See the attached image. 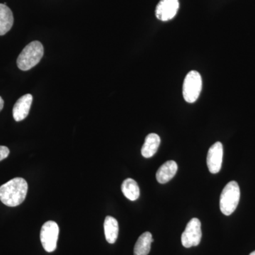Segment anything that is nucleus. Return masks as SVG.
<instances>
[{"instance_id":"ddd939ff","label":"nucleus","mask_w":255,"mask_h":255,"mask_svg":"<svg viewBox=\"0 0 255 255\" xmlns=\"http://www.w3.org/2000/svg\"><path fill=\"white\" fill-rule=\"evenodd\" d=\"M106 240L110 244H114L117 241L119 236V223L117 219L112 216H107L104 223Z\"/></svg>"},{"instance_id":"9d476101","label":"nucleus","mask_w":255,"mask_h":255,"mask_svg":"<svg viewBox=\"0 0 255 255\" xmlns=\"http://www.w3.org/2000/svg\"><path fill=\"white\" fill-rule=\"evenodd\" d=\"M177 164L173 160H169L162 164L156 173L157 182L165 184L175 176L177 172Z\"/></svg>"},{"instance_id":"39448f33","label":"nucleus","mask_w":255,"mask_h":255,"mask_svg":"<svg viewBox=\"0 0 255 255\" xmlns=\"http://www.w3.org/2000/svg\"><path fill=\"white\" fill-rule=\"evenodd\" d=\"M59 227L55 221H47L42 226L40 238L43 249L48 253H53L57 248Z\"/></svg>"},{"instance_id":"1a4fd4ad","label":"nucleus","mask_w":255,"mask_h":255,"mask_svg":"<svg viewBox=\"0 0 255 255\" xmlns=\"http://www.w3.org/2000/svg\"><path fill=\"white\" fill-rule=\"evenodd\" d=\"M33 102V97L30 94L18 99L13 108V117L16 122H21L27 117Z\"/></svg>"},{"instance_id":"f3484780","label":"nucleus","mask_w":255,"mask_h":255,"mask_svg":"<svg viewBox=\"0 0 255 255\" xmlns=\"http://www.w3.org/2000/svg\"><path fill=\"white\" fill-rule=\"evenodd\" d=\"M3 107H4V100L0 97V112L2 110Z\"/></svg>"},{"instance_id":"f257e3e1","label":"nucleus","mask_w":255,"mask_h":255,"mask_svg":"<svg viewBox=\"0 0 255 255\" xmlns=\"http://www.w3.org/2000/svg\"><path fill=\"white\" fill-rule=\"evenodd\" d=\"M28 184L24 179L16 177L0 187V201L4 205L15 207L26 199Z\"/></svg>"},{"instance_id":"2eb2a0df","label":"nucleus","mask_w":255,"mask_h":255,"mask_svg":"<svg viewBox=\"0 0 255 255\" xmlns=\"http://www.w3.org/2000/svg\"><path fill=\"white\" fill-rule=\"evenodd\" d=\"M122 191L124 195L130 201H135L140 196V189L134 179H125L122 183Z\"/></svg>"},{"instance_id":"0eeeda50","label":"nucleus","mask_w":255,"mask_h":255,"mask_svg":"<svg viewBox=\"0 0 255 255\" xmlns=\"http://www.w3.org/2000/svg\"><path fill=\"white\" fill-rule=\"evenodd\" d=\"M223 155V147L221 142H216L210 147L206 162L211 173L216 174L220 172L222 166Z\"/></svg>"},{"instance_id":"a211bd4d","label":"nucleus","mask_w":255,"mask_h":255,"mask_svg":"<svg viewBox=\"0 0 255 255\" xmlns=\"http://www.w3.org/2000/svg\"><path fill=\"white\" fill-rule=\"evenodd\" d=\"M250 255H255V251L253 252V253H251Z\"/></svg>"},{"instance_id":"f03ea898","label":"nucleus","mask_w":255,"mask_h":255,"mask_svg":"<svg viewBox=\"0 0 255 255\" xmlns=\"http://www.w3.org/2000/svg\"><path fill=\"white\" fill-rule=\"evenodd\" d=\"M44 49L41 42L35 41L23 48L21 53L18 55L17 66L23 71L30 70L36 66L43 58Z\"/></svg>"},{"instance_id":"f8f14e48","label":"nucleus","mask_w":255,"mask_h":255,"mask_svg":"<svg viewBox=\"0 0 255 255\" xmlns=\"http://www.w3.org/2000/svg\"><path fill=\"white\" fill-rule=\"evenodd\" d=\"M160 145V137L156 133H150L145 137V142L141 149L142 155L150 158L155 155Z\"/></svg>"},{"instance_id":"20e7f679","label":"nucleus","mask_w":255,"mask_h":255,"mask_svg":"<svg viewBox=\"0 0 255 255\" xmlns=\"http://www.w3.org/2000/svg\"><path fill=\"white\" fill-rule=\"evenodd\" d=\"M202 90V78L195 70L189 72L183 83V97L188 103H194L199 98Z\"/></svg>"},{"instance_id":"7ed1b4c3","label":"nucleus","mask_w":255,"mask_h":255,"mask_svg":"<svg viewBox=\"0 0 255 255\" xmlns=\"http://www.w3.org/2000/svg\"><path fill=\"white\" fill-rule=\"evenodd\" d=\"M241 198V190L236 181H231L224 187L220 198V209L226 216L236 211Z\"/></svg>"},{"instance_id":"4468645a","label":"nucleus","mask_w":255,"mask_h":255,"mask_svg":"<svg viewBox=\"0 0 255 255\" xmlns=\"http://www.w3.org/2000/svg\"><path fill=\"white\" fill-rule=\"evenodd\" d=\"M153 242L152 234L145 232L139 237L134 247V255H147L150 251L151 244Z\"/></svg>"},{"instance_id":"9b49d317","label":"nucleus","mask_w":255,"mask_h":255,"mask_svg":"<svg viewBox=\"0 0 255 255\" xmlns=\"http://www.w3.org/2000/svg\"><path fill=\"white\" fill-rule=\"evenodd\" d=\"M14 23L11 10L4 4H0V36H4L10 31Z\"/></svg>"},{"instance_id":"423d86ee","label":"nucleus","mask_w":255,"mask_h":255,"mask_svg":"<svg viewBox=\"0 0 255 255\" xmlns=\"http://www.w3.org/2000/svg\"><path fill=\"white\" fill-rule=\"evenodd\" d=\"M201 237L202 232L201 221L196 218H194L187 223L185 231L182 233L181 238L182 246L187 248L199 246Z\"/></svg>"},{"instance_id":"6e6552de","label":"nucleus","mask_w":255,"mask_h":255,"mask_svg":"<svg viewBox=\"0 0 255 255\" xmlns=\"http://www.w3.org/2000/svg\"><path fill=\"white\" fill-rule=\"evenodd\" d=\"M179 7L178 0H161L156 6V16L160 21H169L176 16Z\"/></svg>"},{"instance_id":"dca6fc26","label":"nucleus","mask_w":255,"mask_h":255,"mask_svg":"<svg viewBox=\"0 0 255 255\" xmlns=\"http://www.w3.org/2000/svg\"><path fill=\"white\" fill-rule=\"evenodd\" d=\"M9 155V150L6 146L0 145V161L3 160Z\"/></svg>"}]
</instances>
